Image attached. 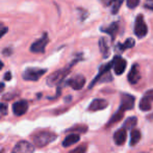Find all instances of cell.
Masks as SVG:
<instances>
[{"label": "cell", "instance_id": "484cf974", "mask_svg": "<svg viewBox=\"0 0 153 153\" xmlns=\"http://www.w3.org/2000/svg\"><path fill=\"white\" fill-rule=\"evenodd\" d=\"M6 32H7V27H2V28L0 29V39H1Z\"/></svg>", "mask_w": 153, "mask_h": 153}, {"label": "cell", "instance_id": "8fae6325", "mask_svg": "<svg viewBox=\"0 0 153 153\" xmlns=\"http://www.w3.org/2000/svg\"><path fill=\"white\" fill-rule=\"evenodd\" d=\"M133 106H134V97L128 94L122 95L120 109L125 111H128V109L133 108Z\"/></svg>", "mask_w": 153, "mask_h": 153}, {"label": "cell", "instance_id": "5bb4252c", "mask_svg": "<svg viewBox=\"0 0 153 153\" xmlns=\"http://www.w3.org/2000/svg\"><path fill=\"white\" fill-rule=\"evenodd\" d=\"M126 137H127L126 130H125L124 128H121L115 132V134H114V141H115V143L117 144L118 146H121L125 143Z\"/></svg>", "mask_w": 153, "mask_h": 153}, {"label": "cell", "instance_id": "cb8c5ba5", "mask_svg": "<svg viewBox=\"0 0 153 153\" xmlns=\"http://www.w3.org/2000/svg\"><path fill=\"white\" fill-rule=\"evenodd\" d=\"M145 7L150 10H153V0H146Z\"/></svg>", "mask_w": 153, "mask_h": 153}, {"label": "cell", "instance_id": "277c9868", "mask_svg": "<svg viewBox=\"0 0 153 153\" xmlns=\"http://www.w3.org/2000/svg\"><path fill=\"white\" fill-rule=\"evenodd\" d=\"M148 32V27L146 25L144 18L142 15H139L135 19V23H134V33L137 38L143 39L147 36Z\"/></svg>", "mask_w": 153, "mask_h": 153}, {"label": "cell", "instance_id": "4fadbf2b", "mask_svg": "<svg viewBox=\"0 0 153 153\" xmlns=\"http://www.w3.org/2000/svg\"><path fill=\"white\" fill-rule=\"evenodd\" d=\"M108 103L104 99H95L91 102V104L89 105V111H101V109H104L105 107H107Z\"/></svg>", "mask_w": 153, "mask_h": 153}, {"label": "cell", "instance_id": "f1b7e54d", "mask_svg": "<svg viewBox=\"0 0 153 153\" xmlns=\"http://www.w3.org/2000/svg\"><path fill=\"white\" fill-rule=\"evenodd\" d=\"M2 68H3V62H2L1 61H0V70H1Z\"/></svg>", "mask_w": 153, "mask_h": 153}, {"label": "cell", "instance_id": "2e32d148", "mask_svg": "<svg viewBox=\"0 0 153 153\" xmlns=\"http://www.w3.org/2000/svg\"><path fill=\"white\" fill-rule=\"evenodd\" d=\"M141 140V132L137 129H133L130 133V146H135Z\"/></svg>", "mask_w": 153, "mask_h": 153}, {"label": "cell", "instance_id": "e0dca14e", "mask_svg": "<svg viewBox=\"0 0 153 153\" xmlns=\"http://www.w3.org/2000/svg\"><path fill=\"white\" fill-rule=\"evenodd\" d=\"M123 116H124V111H122V109L119 108V111H118L117 113H116V115L113 116V117H111V119L109 120L108 126H109V125H111V124H116V123H118L119 121H121L122 118H123Z\"/></svg>", "mask_w": 153, "mask_h": 153}, {"label": "cell", "instance_id": "6da1fadb", "mask_svg": "<svg viewBox=\"0 0 153 153\" xmlns=\"http://www.w3.org/2000/svg\"><path fill=\"white\" fill-rule=\"evenodd\" d=\"M57 135L50 131H41V132L34 134L33 137V144L36 147H45L48 144L52 143L56 140Z\"/></svg>", "mask_w": 153, "mask_h": 153}, {"label": "cell", "instance_id": "ba28073f", "mask_svg": "<svg viewBox=\"0 0 153 153\" xmlns=\"http://www.w3.org/2000/svg\"><path fill=\"white\" fill-rule=\"evenodd\" d=\"M111 65L114 67V71L117 75H121L124 73L125 69H126V66H127V62L125 61L124 59L120 56H116L115 59H113L111 62Z\"/></svg>", "mask_w": 153, "mask_h": 153}, {"label": "cell", "instance_id": "ffe728a7", "mask_svg": "<svg viewBox=\"0 0 153 153\" xmlns=\"http://www.w3.org/2000/svg\"><path fill=\"white\" fill-rule=\"evenodd\" d=\"M99 45H100V50H101V53L103 54L104 57H107L109 54V49L106 45V42H105L104 39H100V42H99Z\"/></svg>", "mask_w": 153, "mask_h": 153}, {"label": "cell", "instance_id": "83f0119b", "mask_svg": "<svg viewBox=\"0 0 153 153\" xmlns=\"http://www.w3.org/2000/svg\"><path fill=\"white\" fill-rule=\"evenodd\" d=\"M3 89H4V83L0 82V92H2V91H3Z\"/></svg>", "mask_w": 153, "mask_h": 153}, {"label": "cell", "instance_id": "7402d4cb", "mask_svg": "<svg viewBox=\"0 0 153 153\" xmlns=\"http://www.w3.org/2000/svg\"><path fill=\"white\" fill-rule=\"evenodd\" d=\"M87 149H88L87 145H80L77 148H75V149H73L72 151H70L69 153H85Z\"/></svg>", "mask_w": 153, "mask_h": 153}, {"label": "cell", "instance_id": "d4e9b609", "mask_svg": "<svg viewBox=\"0 0 153 153\" xmlns=\"http://www.w3.org/2000/svg\"><path fill=\"white\" fill-rule=\"evenodd\" d=\"M6 111H7V105H6L5 103L0 102V113L6 114Z\"/></svg>", "mask_w": 153, "mask_h": 153}, {"label": "cell", "instance_id": "9c48e42d", "mask_svg": "<svg viewBox=\"0 0 153 153\" xmlns=\"http://www.w3.org/2000/svg\"><path fill=\"white\" fill-rule=\"evenodd\" d=\"M27 109H28V103L25 100L17 101V102H15L13 104V113L16 116H18V117L26 114Z\"/></svg>", "mask_w": 153, "mask_h": 153}, {"label": "cell", "instance_id": "3957f363", "mask_svg": "<svg viewBox=\"0 0 153 153\" xmlns=\"http://www.w3.org/2000/svg\"><path fill=\"white\" fill-rule=\"evenodd\" d=\"M46 73V69L28 68L23 72V79L28 81H36Z\"/></svg>", "mask_w": 153, "mask_h": 153}, {"label": "cell", "instance_id": "5b68a950", "mask_svg": "<svg viewBox=\"0 0 153 153\" xmlns=\"http://www.w3.org/2000/svg\"><path fill=\"white\" fill-rule=\"evenodd\" d=\"M47 44H48V36H47V33H44L39 40H36V42L32 43L30 46V51L34 53L44 52Z\"/></svg>", "mask_w": 153, "mask_h": 153}, {"label": "cell", "instance_id": "d6986e66", "mask_svg": "<svg viewBox=\"0 0 153 153\" xmlns=\"http://www.w3.org/2000/svg\"><path fill=\"white\" fill-rule=\"evenodd\" d=\"M134 45H135L134 40H133V39H131V38H129V39H127V40L125 41L124 44H119V47H120V50L124 51V50H126V49L132 48Z\"/></svg>", "mask_w": 153, "mask_h": 153}, {"label": "cell", "instance_id": "30bf717a", "mask_svg": "<svg viewBox=\"0 0 153 153\" xmlns=\"http://www.w3.org/2000/svg\"><path fill=\"white\" fill-rule=\"evenodd\" d=\"M85 83V78L82 75H76V76L72 77V78H70L68 80V85L73 90H76V91L82 89Z\"/></svg>", "mask_w": 153, "mask_h": 153}, {"label": "cell", "instance_id": "44dd1931", "mask_svg": "<svg viewBox=\"0 0 153 153\" xmlns=\"http://www.w3.org/2000/svg\"><path fill=\"white\" fill-rule=\"evenodd\" d=\"M137 120L135 117H131V118H128V119L125 121L124 125H123V127H124V129L126 130V129H130V128H133V127H135V125H137Z\"/></svg>", "mask_w": 153, "mask_h": 153}, {"label": "cell", "instance_id": "9a60e30c", "mask_svg": "<svg viewBox=\"0 0 153 153\" xmlns=\"http://www.w3.org/2000/svg\"><path fill=\"white\" fill-rule=\"evenodd\" d=\"M79 140H80V137H79V134H77V133L69 134V135H67L66 139L62 142V146H64V147L72 146V145H74V144H76L77 142H79Z\"/></svg>", "mask_w": 153, "mask_h": 153}, {"label": "cell", "instance_id": "7c38bea8", "mask_svg": "<svg viewBox=\"0 0 153 153\" xmlns=\"http://www.w3.org/2000/svg\"><path fill=\"white\" fill-rule=\"evenodd\" d=\"M140 78H141V74H140L139 66L137 64H134L131 67L130 71L128 73V81L131 85H135L140 80Z\"/></svg>", "mask_w": 153, "mask_h": 153}, {"label": "cell", "instance_id": "4316f807", "mask_svg": "<svg viewBox=\"0 0 153 153\" xmlns=\"http://www.w3.org/2000/svg\"><path fill=\"white\" fill-rule=\"evenodd\" d=\"M10 78H12V74H10V72H6L5 75H4V79H5V80H10Z\"/></svg>", "mask_w": 153, "mask_h": 153}, {"label": "cell", "instance_id": "52a82bcc", "mask_svg": "<svg viewBox=\"0 0 153 153\" xmlns=\"http://www.w3.org/2000/svg\"><path fill=\"white\" fill-rule=\"evenodd\" d=\"M153 101V90L146 92L145 96L140 101V109L143 111H148L151 109V102Z\"/></svg>", "mask_w": 153, "mask_h": 153}, {"label": "cell", "instance_id": "7a4b0ae2", "mask_svg": "<svg viewBox=\"0 0 153 153\" xmlns=\"http://www.w3.org/2000/svg\"><path fill=\"white\" fill-rule=\"evenodd\" d=\"M69 71H70V67H69V68H65V69H62V70H57V71H55V72H53L52 74L49 75L48 78H47V85H50V87L59 85L62 79L66 77V75L69 73Z\"/></svg>", "mask_w": 153, "mask_h": 153}, {"label": "cell", "instance_id": "f546056e", "mask_svg": "<svg viewBox=\"0 0 153 153\" xmlns=\"http://www.w3.org/2000/svg\"><path fill=\"white\" fill-rule=\"evenodd\" d=\"M0 28H1V25H0Z\"/></svg>", "mask_w": 153, "mask_h": 153}, {"label": "cell", "instance_id": "8992f818", "mask_svg": "<svg viewBox=\"0 0 153 153\" xmlns=\"http://www.w3.org/2000/svg\"><path fill=\"white\" fill-rule=\"evenodd\" d=\"M34 146L26 141H20L13 148L12 153H33Z\"/></svg>", "mask_w": 153, "mask_h": 153}, {"label": "cell", "instance_id": "ac0fdd59", "mask_svg": "<svg viewBox=\"0 0 153 153\" xmlns=\"http://www.w3.org/2000/svg\"><path fill=\"white\" fill-rule=\"evenodd\" d=\"M103 30H104V32H106V33L111 34V39H114L118 31V24L117 23H113V24H111L108 27H106V28L103 29Z\"/></svg>", "mask_w": 153, "mask_h": 153}, {"label": "cell", "instance_id": "603a6c76", "mask_svg": "<svg viewBox=\"0 0 153 153\" xmlns=\"http://www.w3.org/2000/svg\"><path fill=\"white\" fill-rule=\"evenodd\" d=\"M140 3V0H127V6L129 8H135Z\"/></svg>", "mask_w": 153, "mask_h": 153}]
</instances>
